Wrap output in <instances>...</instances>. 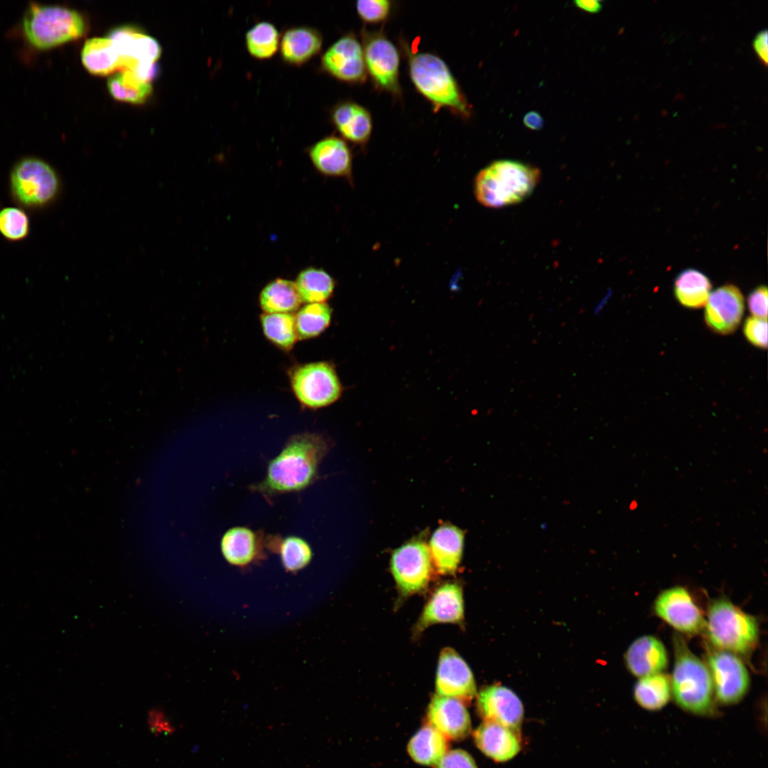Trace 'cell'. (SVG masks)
Instances as JSON below:
<instances>
[{
	"instance_id": "cell-14",
	"label": "cell",
	"mask_w": 768,
	"mask_h": 768,
	"mask_svg": "<svg viewBox=\"0 0 768 768\" xmlns=\"http://www.w3.org/2000/svg\"><path fill=\"white\" fill-rule=\"evenodd\" d=\"M437 695L466 703L476 694L474 675L464 660L452 649H444L439 656L435 679Z\"/></svg>"
},
{
	"instance_id": "cell-42",
	"label": "cell",
	"mask_w": 768,
	"mask_h": 768,
	"mask_svg": "<svg viewBox=\"0 0 768 768\" xmlns=\"http://www.w3.org/2000/svg\"><path fill=\"white\" fill-rule=\"evenodd\" d=\"M437 768H478L474 759L462 750L446 752L437 764Z\"/></svg>"
},
{
	"instance_id": "cell-3",
	"label": "cell",
	"mask_w": 768,
	"mask_h": 768,
	"mask_svg": "<svg viewBox=\"0 0 768 768\" xmlns=\"http://www.w3.org/2000/svg\"><path fill=\"white\" fill-rule=\"evenodd\" d=\"M409 74L416 90L430 102L434 111L447 108L463 118L471 114V105L446 63L426 52L407 50Z\"/></svg>"
},
{
	"instance_id": "cell-5",
	"label": "cell",
	"mask_w": 768,
	"mask_h": 768,
	"mask_svg": "<svg viewBox=\"0 0 768 768\" xmlns=\"http://www.w3.org/2000/svg\"><path fill=\"white\" fill-rule=\"evenodd\" d=\"M22 31L28 42L38 49H48L82 37L87 29L78 11L60 5L31 2L22 20Z\"/></svg>"
},
{
	"instance_id": "cell-37",
	"label": "cell",
	"mask_w": 768,
	"mask_h": 768,
	"mask_svg": "<svg viewBox=\"0 0 768 768\" xmlns=\"http://www.w3.org/2000/svg\"><path fill=\"white\" fill-rule=\"evenodd\" d=\"M280 34L270 22L260 21L245 34V46L250 55L260 60L272 58L279 50Z\"/></svg>"
},
{
	"instance_id": "cell-36",
	"label": "cell",
	"mask_w": 768,
	"mask_h": 768,
	"mask_svg": "<svg viewBox=\"0 0 768 768\" xmlns=\"http://www.w3.org/2000/svg\"><path fill=\"white\" fill-rule=\"evenodd\" d=\"M332 311L325 302L309 303L299 309L295 316L299 339H309L320 335L330 324Z\"/></svg>"
},
{
	"instance_id": "cell-44",
	"label": "cell",
	"mask_w": 768,
	"mask_h": 768,
	"mask_svg": "<svg viewBox=\"0 0 768 768\" xmlns=\"http://www.w3.org/2000/svg\"><path fill=\"white\" fill-rule=\"evenodd\" d=\"M752 46L759 60L764 65H767L768 62V33L767 29L760 31L756 34L753 39Z\"/></svg>"
},
{
	"instance_id": "cell-21",
	"label": "cell",
	"mask_w": 768,
	"mask_h": 768,
	"mask_svg": "<svg viewBox=\"0 0 768 768\" xmlns=\"http://www.w3.org/2000/svg\"><path fill=\"white\" fill-rule=\"evenodd\" d=\"M323 37L314 28L300 26L286 29L280 36L279 54L284 63L302 66L321 50Z\"/></svg>"
},
{
	"instance_id": "cell-8",
	"label": "cell",
	"mask_w": 768,
	"mask_h": 768,
	"mask_svg": "<svg viewBox=\"0 0 768 768\" xmlns=\"http://www.w3.org/2000/svg\"><path fill=\"white\" fill-rule=\"evenodd\" d=\"M292 391L299 402L309 409H319L336 402L341 385L334 367L326 361L296 366L289 374Z\"/></svg>"
},
{
	"instance_id": "cell-22",
	"label": "cell",
	"mask_w": 768,
	"mask_h": 768,
	"mask_svg": "<svg viewBox=\"0 0 768 768\" xmlns=\"http://www.w3.org/2000/svg\"><path fill=\"white\" fill-rule=\"evenodd\" d=\"M464 533L451 524L437 528L430 540L429 550L434 567L440 575H454L463 553Z\"/></svg>"
},
{
	"instance_id": "cell-7",
	"label": "cell",
	"mask_w": 768,
	"mask_h": 768,
	"mask_svg": "<svg viewBox=\"0 0 768 768\" xmlns=\"http://www.w3.org/2000/svg\"><path fill=\"white\" fill-rule=\"evenodd\" d=\"M10 188L14 198L28 208L50 203L60 190L59 177L45 161L32 156L23 158L13 166Z\"/></svg>"
},
{
	"instance_id": "cell-26",
	"label": "cell",
	"mask_w": 768,
	"mask_h": 768,
	"mask_svg": "<svg viewBox=\"0 0 768 768\" xmlns=\"http://www.w3.org/2000/svg\"><path fill=\"white\" fill-rule=\"evenodd\" d=\"M107 37L113 41L121 57L132 58L142 63H155L160 57L159 43L132 26L114 28Z\"/></svg>"
},
{
	"instance_id": "cell-28",
	"label": "cell",
	"mask_w": 768,
	"mask_h": 768,
	"mask_svg": "<svg viewBox=\"0 0 768 768\" xmlns=\"http://www.w3.org/2000/svg\"><path fill=\"white\" fill-rule=\"evenodd\" d=\"M80 56L85 68L94 75H106L121 68L122 57L109 37L87 40Z\"/></svg>"
},
{
	"instance_id": "cell-18",
	"label": "cell",
	"mask_w": 768,
	"mask_h": 768,
	"mask_svg": "<svg viewBox=\"0 0 768 768\" xmlns=\"http://www.w3.org/2000/svg\"><path fill=\"white\" fill-rule=\"evenodd\" d=\"M220 546L228 563L240 568L247 567L266 556L263 532L246 526H238L228 529L221 538Z\"/></svg>"
},
{
	"instance_id": "cell-46",
	"label": "cell",
	"mask_w": 768,
	"mask_h": 768,
	"mask_svg": "<svg viewBox=\"0 0 768 768\" xmlns=\"http://www.w3.org/2000/svg\"><path fill=\"white\" fill-rule=\"evenodd\" d=\"M574 4L580 9L590 13H597L602 8V1L596 0H577Z\"/></svg>"
},
{
	"instance_id": "cell-23",
	"label": "cell",
	"mask_w": 768,
	"mask_h": 768,
	"mask_svg": "<svg viewBox=\"0 0 768 768\" xmlns=\"http://www.w3.org/2000/svg\"><path fill=\"white\" fill-rule=\"evenodd\" d=\"M331 122L343 139L359 145L369 140L373 128L370 112L352 101L335 105L330 113Z\"/></svg>"
},
{
	"instance_id": "cell-45",
	"label": "cell",
	"mask_w": 768,
	"mask_h": 768,
	"mask_svg": "<svg viewBox=\"0 0 768 768\" xmlns=\"http://www.w3.org/2000/svg\"><path fill=\"white\" fill-rule=\"evenodd\" d=\"M524 125L530 130H540L544 125V119L536 111H530L523 117Z\"/></svg>"
},
{
	"instance_id": "cell-12",
	"label": "cell",
	"mask_w": 768,
	"mask_h": 768,
	"mask_svg": "<svg viewBox=\"0 0 768 768\" xmlns=\"http://www.w3.org/2000/svg\"><path fill=\"white\" fill-rule=\"evenodd\" d=\"M320 70L343 82H363L367 71L363 46L357 37L348 33L330 46L321 57Z\"/></svg>"
},
{
	"instance_id": "cell-34",
	"label": "cell",
	"mask_w": 768,
	"mask_h": 768,
	"mask_svg": "<svg viewBox=\"0 0 768 768\" xmlns=\"http://www.w3.org/2000/svg\"><path fill=\"white\" fill-rule=\"evenodd\" d=\"M107 87L114 99L134 104L143 103L152 92L150 82L129 70H120L111 75L107 80Z\"/></svg>"
},
{
	"instance_id": "cell-6",
	"label": "cell",
	"mask_w": 768,
	"mask_h": 768,
	"mask_svg": "<svg viewBox=\"0 0 768 768\" xmlns=\"http://www.w3.org/2000/svg\"><path fill=\"white\" fill-rule=\"evenodd\" d=\"M708 637L718 649L746 654L757 641V619L726 599L712 602L706 622Z\"/></svg>"
},
{
	"instance_id": "cell-20",
	"label": "cell",
	"mask_w": 768,
	"mask_h": 768,
	"mask_svg": "<svg viewBox=\"0 0 768 768\" xmlns=\"http://www.w3.org/2000/svg\"><path fill=\"white\" fill-rule=\"evenodd\" d=\"M427 718L430 725L452 740L464 739L471 731L468 710L462 701L455 698L434 695L429 704Z\"/></svg>"
},
{
	"instance_id": "cell-15",
	"label": "cell",
	"mask_w": 768,
	"mask_h": 768,
	"mask_svg": "<svg viewBox=\"0 0 768 768\" xmlns=\"http://www.w3.org/2000/svg\"><path fill=\"white\" fill-rule=\"evenodd\" d=\"M464 607L462 587L454 582L444 583L431 595L413 631L419 636L429 626L440 623L461 624Z\"/></svg>"
},
{
	"instance_id": "cell-35",
	"label": "cell",
	"mask_w": 768,
	"mask_h": 768,
	"mask_svg": "<svg viewBox=\"0 0 768 768\" xmlns=\"http://www.w3.org/2000/svg\"><path fill=\"white\" fill-rule=\"evenodd\" d=\"M265 336L276 347L289 351L298 339L295 316L292 313H264L260 316Z\"/></svg>"
},
{
	"instance_id": "cell-32",
	"label": "cell",
	"mask_w": 768,
	"mask_h": 768,
	"mask_svg": "<svg viewBox=\"0 0 768 768\" xmlns=\"http://www.w3.org/2000/svg\"><path fill=\"white\" fill-rule=\"evenodd\" d=\"M295 285L302 302H325L332 295L335 288L334 278L324 270L307 267L297 275Z\"/></svg>"
},
{
	"instance_id": "cell-40",
	"label": "cell",
	"mask_w": 768,
	"mask_h": 768,
	"mask_svg": "<svg viewBox=\"0 0 768 768\" xmlns=\"http://www.w3.org/2000/svg\"><path fill=\"white\" fill-rule=\"evenodd\" d=\"M747 339L754 346L759 348L767 346V319L749 317L743 328Z\"/></svg>"
},
{
	"instance_id": "cell-11",
	"label": "cell",
	"mask_w": 768,
	"mask_h": 768,
	"mask_svg": "<svg viewBox=\"0 0 768 768\" xmlns=\"http://www.w3.org/2000/svg\"><path fill=\"white\" fill-rule=\"evenodd\" d=\"M708 662L718 700L732 705L742 700L750 685L749 673L742 661L732 652L718 649L709 654Z\"/></svg>"
},
{
	"instance_id": "cell-2",
	"label": "cell",
	"mask_w": 768,
	"mask_h": 768,
	"mask_svg": "<svg viewBox=\"0 0 768 768\" xmlns=\"http://www.w3.org/2000/svg\"><path fill=\"white\" fill-rule=\"evenodd\" d=\"M540 178V170L513 160L494 161L481 170L474 180L477 201L489 208H501L523 201Z\"/></svg>"
},
{
	"instance_id": "cell-29",
	"label": "cell",
	"mask_w": 768,
	"mask_h": 768,
	"mask_svg": "<svg viewBox=\"0 0 768 768\" xmlns=\"http://www.w3.org/2000/svg\"><path fill=\"white\" fill-rule=\"evenodd\" d=\"M259 303L264 313H292L298 310L302 300L294 282L277 278L263 287Z\"/></svg>"
},
{
	"instance_id": "cell-25",
	"label": "cell",
	"mask_w": 768,
	"mask_h": 768,
	"mask_svg": "<svg viewBox=\"0 0 768 768\" xmlns=\"http://www.w3.org/2000/svg\"><path fill=\"white\" fill-rule=\"evenodd\" d=\"M625 660L629 671L639 678L661 673L668 665L665 646L652 636L636 639L628 648Z\"/></svg>"
},
{
	"instance_id": "cell-19",
	"label": "cell",
	"mask_w": 768,
	"mask_h": 768,
	"mask_svg": "<svg viewBox=\"0 0 768 768\" xmlns=\"http://www.w3.org/2000/svg\"><path fill=\"white\" fill-rule=\"evenodd\" d=\"M307 153L314 167L322 175L352 182V153L343 138L326 137L309 146Z\"/></svg>"
},
{
	"instance_id": "cell-1",
	"label": "cell",
	"mask_w": 768,
	"mask_h": 768,
	"mask_svg": "<svg viewBox=\"0 0 768 768\" xmlns=\"http://www.w3.org/2000/svg\"><path fill=\"white\" fill-rule=\"evenodd\" d=\"M329 449V441L321 434L292 436L268 462L263 479L251 485V490L270 501L278 495L306 489L318 479L320 464Z\"/></svg>"
},
{
	"instance_id": "cell-10",
	"label": "cell",
	"mask_w": 768,
	"mask_h": 768,
	"mask_svg": "<svg viewBox=\"0 0 768 768\" xmlns=\"http://www.w3.org/2000/svg\"><path fill=\"white\" fill-rule=\"evenodd\" d=\"M365 64L375 85L381 90L398 95L400 54L394 43L381 31L363 32Z\"/></svg>"
},
{
	"instance_id": "cell-33",
	"label": "cell",
	"mask_w": 768,
	"mask_h": 768,
	"mask_svg": "<svg viewBox=\"0 0 768 768\" xmlns=\"http://www.w3.org/2000/svg\"><path fill=\"white\" fill-rule=\"evenodd\" d=\"M671 682L668 677L658 673L640 678L634 689L636 703L648 710H658L664 707L671 698Z\"/></svg>"
},
{
	"instance_id": "cell-24",
	"label": "cell",
	"mask_w": 768,
	"mask_h": 768,
	"mask_svg": "<svg viewBox=\"0 0 768 768\" xmlns=\"http://www.w3.org/2000/svg\"><path fill=\"white\" fill-rule=\"evenodd\" d=\"M473 736L477 747L496 762L508 761L521 750L518 734L494 722H484L474 732Z\"/></svg>"
},
{
	"instance_id": "cell-41",
	"label": "cell",
	"mask_w": 768,
	"mask_h": 768,
	"mask_svg": "<svg viewBox=\"0 0 768 768\" xmlns=\"http://www.w3.org/2000/svg\"><path fill=\"white\" fill-rule=\"evenodd\" d=\"M146 723L149 731L158 737L170 736L176 732L174 724L166 713L159 708L149 710Z\"/></svg>"
},
{
	"instance_id": "cell-17",
	"label": "cell",
	"mask_w": 768,
	"mask_h": 768,
	"mask_svg": "<svg viewBox=\"0 0 768 768\" xmlns=\"http://www.w3.org/2000/svg\"><path fill=\"white\" fill-rule=\"evenodd\" d=\"M705 320L710 329L720 334L733 332L744 313V299L734 285L722 286L710 294L705 304Z\"/></svg>"
},
{
	"instance_id": "cell-16",
	"label": "cell",
	"mask_w": 768,
	"mask_h": 768,
	"mask_svg": "<svg viewBox=\"0 0 768 768\" xmlns=\"http://www.w3.org/2000/svg\"><path fill=\"white\" fill-rule=\"evenodd\" d=\"M477 709L484 722L503 725L519 734L523 718V704L509 688L493 685L482 689L478 695Z\"/></svg>"
},
{
	"instance_id": "cell-43",
	"label": "cell",
	"mask_w": 768,
	"mask_h": 768,
	"mask_svg": "<svg viewBox=\"0 0 768 768\" xmlns=\"http://www.w3.org/2000/svg\"><path fill=\"white\" fill-rule=\"evenodd\" d=\"M748 307L754 317L767 319L768 296L765 286H759L748 297Z\"/></svg>"
},
{
	"instance_id": "cell-9",
	"label": "cell",
	"mask_w": 768,
	"mask_h": 768,
	"mask_svg": "<svg viewBox=\"0 0 768 768\" xmlns=\"http://www.w3.org/2000/svg\"><path fill=\"white\" fill-rule=\"evenodd\" d=\"M432 558L427 545L413 540L393 553L390 570L402 596L415 594L428 585L432 572Z\"/></svg>"
},
{
	"instance_id": "cell-31",
	"label": "cell",
	"mask_w": 768,
	"mask_h": 768,
	"mask_svg": "<svg viewBox=\"0 0 768 768\" xmlns=\"http://www.w3.org/2000/svg\"><path fill=\"white\" fill-rule=\"evenodd\" d=\"M711 284L701 272L688 269L683 271L674 283L678 301L684 306L700 308L705 305L710 294Z\"/></svg>"
},
{
	"instance_id": "cell-30",
	"label": "cell",
	"mask_w": 768,
	"mask_h": 768,
	"mask_svg": "<svg viewBox=\"0 0 768 768\" xmlns=\"http://www.w3.org/2000/svg\"><path fill=\"white\" fill-rule=\"evenodd\" d=\"M446 737L431 725L420 729L410 739L407 751L416 762L427 766L437 764L447 752Z\"/></svg>"
},
{
	"instance_id": "cell-13",
	"label": "cell",
	"mask_w": 768,
	"mask_h": 768,
	"mask_svg": "<svg viewBox=\"0 0 768 768\" xmlns=\"http://www.w3.org/2000/svg\"><path fill=\"white\" fill-rule=\"evenodd\" d=\"M654 610L660 618L685 634H698L706 626L700 610L688 592L681 587L660 593L655 600Z\"/></svg>"
},
{
	"instance_id": "cell-4",
	"label": "cell",
	"mask_w": 768,
	"mask_h": 768,
	"mask_svg": "<svg viewBox=\"0 0 768 768\" xmlns=\"http://www.w3.org/2000/svg\"><path fill=\"white\" fill-rule=\"evenodd\" d=\"M675 662L671 689L675 701L689 713L705 715L713 708V687L708 668L688 649L685 641L674 638Z\"/></svg>"
},
{
	"instance_id": "cell-39",
	"label": "cell",
	"mask_w": 768,
	"mask_h": 768,
	"mask_svg": "<svg viewBox=\"0 0 768 768\" xmlns=\"http://www.w3.org/2000/svg\"><path fill=\"white\" fill-rule=\"evenodd\" d=\"M391 7V2L388 0H359L356 4L359 17L368 23H378L386 20Z\"/></svg>"
},
{
	"instance_id": "cell-38",
	"label": "cell",
	"mask_w": 768,
	"mask_h": 768,
	"mask_svg": "<svg viewBox=\"0 0 768 768\" xmlns=\"http://www.w3.org/2000/svg\"><path fill=\"white\" fill-rule=\"evenodd\" d=\"M29 220L26 213L16 207L0 210V233L7 240L18 241L27 237Z\"/></svg>"
},
{
	"instance_id": "cell-27",
	"label": "cell",
	"mask_w": 768,
	"mask_h": 768,
	"mask_svg": "<svg viewBox=\"0 0 768 768\" xmlns=\"http://www.w3.org/2000/svg\"><path fill=\"white\" fill-rule=\"evenodd\" d=\"M267 550L277 553L284 570L295 573L305 568L311 561L313 550L309 543L297 535L284 538L277 535L265 536Z\"/></svg>"
}]
</instances>
